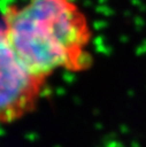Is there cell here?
Here are the masks:
<instances>
[{
  "instance_id": "7a4b0ae2",
  "label": "cell",
  "mask_w": 146,
  "mask_h": 147,
  "mask_svg": "<svg viewBox=\"0 0 146 147\" xmlns=\"http://www.w3.org/2000/svg\"><path fill=\"white\" fill-rule=\"evenodd\" d=\"M45 84L18 59L0 26V123H11L31 113Z\"/></svg>"
},
{
  "instance_id": "6da1fadb",
  "label": "cell",
  "mask_w": 146,
  "mask_h": 147,
  "mask_svg": "<svg viewBox=\"0 0 146 147\" xmlns=\"http://www.w3.org/2000/svg\"><path fill=\"white\" fill-rule=\"evenodd\" d=\"M2 28L14 52L36 76L82 72L92 65L89 21L72 0H26L9 5Z\"/></svg>"
}]
</instances>
